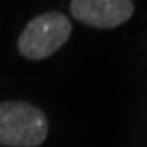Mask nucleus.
I'll return each mask as SVG.
<instances>
[{
  "label": "nucleus",
  "instance_id": "f03ea898",
  "mask_svg": "<svg viewBox=\"0 0 147 147\" xmlns=\"http://www.w3.org/2000/svg\"><path fill=\"white\" fill-rule=\"evenodd\" d=\"M73 32L71 22L60 13H45L28 22L18 37V51L25 59L43 60L67 43Z\"/></svg>",
  "mask_w": 147,
  "mask_h": 147
},
{
  "label": "nucleus",
  "instance_id": "f257e3e1",
  "mask_svg": "<svg viewBox=\"0 0 147 147\" xmlns=\"http://www.w3.org/2000/svg\"><path fill=\"white\" fill-rule=\"evenodd\" d=\"M48 119L36 105L25 101L0 103V145L37 147L46 140Z\"/></svg>",
  "mask_w": 147,
  "mask_h": 147
},
{
  "label": "nucleus",
  "instance_id": "7ed1b4c3",
  "mask_svg": "<svg viewBox=\"0 0 147 147\" xmlns=\"http://www.w3.org/2000/svg\"><path fill=\"white\" fill-rule=\"evenodd\" d=\"M75 20L94 28H115L124 25L135 13L129 0H73L69 4Z\"/></svg>",
  "mask_w": 147,
  "mask_h": 147
}]
</instances>
